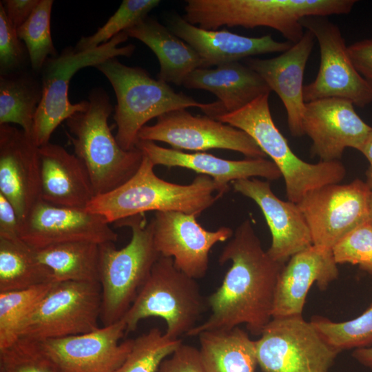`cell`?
Wrapping results in <instances>:
<instances>
[{"instance_id":"cell-3","label":"cell","mask_w":372,"mask_h":372,"mask_svg":"<svg viewBox=\"0 0 372 372\" xmlns=\"http://www.w3.org/2000/svg\"><path fill=\"white\" fill-rule=\"evenodd\" d=\"M355 0H187L185 19L205 30L271 28L292 43L304 32L301 20L349 13Z\"/></svg>"},{"instance_id":"cell-16","label":"cell","mask_w":372,"mask_h":372,"mask_svg":"<svg viewBox=\"0 0 372 372\" xmlns=\"http://www.w3.org/2000/svg\"><path fill=\"white\" fill-rule=\"evenodd\" d=\"M118 234L101 216L86 209L39 200L21 223V239L33 249L72 242H115Z\"/></svg>"},{"instance_id":"cell-35","label":"cell","mask_w":372,"mask_h":372,"mask_svg":"<svg viewBox=\"0 0 372 372\" xmlns=\"http://www.w3.org/2000/svg\"><path fill=\"white\" fill-rule=\"evenodd\" d=\"M311 322L325 341L339 352L369 347L372 344V305L350 320L338 322L314 316Z\"/></svg>"},{"instance_id":"cell-12","label":"cell","mask_w":372,"mask_h":372,"mask_svg":"<svg viewBox=\"0 0 372 372\" xmlns=\"http://www.w3.org/2000/svg\"><path fill=\"white\" fill-rule=\"evenodd\" d=\"M318 42L320 67L314 81L303 87L305 103L338 98L364 107L372 103V85L358 72L338 26L326 17H310L301 20Z\"/></svg>"},{"instance_id":"cell-26","label":"cell","mask_w":372,"mask_h":372,"mask_svg":"<svg viewBox=\"0 0 372 372\" xmlns=\"http://www.w3.org/2000/svg\"><path fill=\"white\" fill-rule=\"evenodd\" d=\"M183 85L213 93L218 99L216 116L236 111L258 96L271 92L264 79L239 61L198 68L191 72Z\"/></svg>"},{"instance_id":"cell-13","label":"cell","mask_w":372,"mask_h":372,"mask_svg":"<svg viewBox=\"0 0 372 372\" xmlns=\"http://www.w3.org/2000/svg\"><path fill=\"white\" fill-rule=\"evenodd\" d=\"M371 193L360 179L326 185L307 193L297 205L313 245L332 249L347 234L368 222Z\"/></svg>"},{"instance_id":"cell-5","label":"cell","mask_w":372,"mask_h":372,"mask_svg":"<svg viewBox=\"0 0 372 372\" xmlns=\"http://www.w3.org/2000/svg\"><path fill=\"white\" fill-rule=\"evenodd\" d=\"M95 68L105 75L114 90L115 137L125 150L136 148L140 130L151 119L187 107L200 108L207 115L214 105L176 92L168 83L152 78L143 68L125 65L116 57Z\"/></svg>"},{"instance_id":"cell-14","label":"cell","mask_w":372,"mask_h":372,"mask_svg":"<svg viewBox=\"0 0 372 372\" xmlns=\"http://www.w3.org/2000/svg\"><path fill=\"white\" fill-rule=\"evenodd\" d=\"M138 140L160 141L174 149L203 152L225 149L244 154L247 158H266L254 140L244 131L208 116H194L185 109L167 112L152 125L144 126Z\"/></svg>"},{"instance_id":"cell-24","label":"cell","mask_w":372,"mask_h":372,"mask_svg":"<svg viewBox=\"0 0 372 372\" xmlns=\"http://www.w3.org/2000/svg\"><path fill=\"white\" fill-rule=\"evenodd\" d=\"M171 31L196 50L203 61V68L258 54L283 52L293 45L274 40L270 34L250 37L226 29L205 30L182 17L172 21Z\"/></svg>"},{"instance_id":"cell-40","label":"cell","mask_w":372,"mask_h":372,"mask_svg":"<svg viewBox=\"0 0 372 372\" xmlns=\"http://www.w3.org/2000/svg\"><path fill=\"white\" fill-rule=\"evenodd\" d=\"M158 372H205L199 349L182 343L161 364Z\"/></svg>"},{"instance_id":"cell-11","label":"cell","mask_w":372,"mask_h":372,"mask_svg":"<svg viewBox=\"0 0 372 372\" xmlns=\"http://www.w3.org/2000/svg\"><path fill=\"white\" fill-rule=\"evenodd\" d=\"M99 283L54 282L23 326L20 337L40 342L93 331L100 327Z\"/></svg>"},{"instance_id":"cell-2","label":"cell","mask_w":372,"mask_h":372,"mask_svg":"<svg viewBox=\"0 0 372 372\" xmlns=\"http://www.w3.org/2000/svg\"><path fill=\"white\" fill-rule=\"evenodd\" d=\"M145 155L136 173L115 189L96 196L85 208L110 224L147 211H180L198 216L224 194L209 176L199 174L188 185L165 181Z\"/></svg>"},{"instance_id":"cell-9","label":"cell","mask_w":372,"mask_h":372,"mask_svg":"<svg viewBox=\"0 0 372 372\" xmlns=\"http://www.w3.org/2000/svg\"><path fill=\"white\" fill-rule=\"evenodd\" d=\"M127 38L124 31L92 50L77 51L74 48L67 47L46 61L40 72L42 99L33 126L32 138L38 147L50 143L52 133L62 122L87 109L88 100L73 104L68 99L69 83L74 74L83 68L96 67L110 59L130 56L135 46L132 44L120 46Z\"/></svg>"},{"instance_id":"cell-31","label":"cell","mask_w":372,"mask_h":372,"mask_svg":"<svg viewBox=\"0 0 372 372\" xmlns=\"http://www.w3.org/2000/svg\"><path fill=\"white\" fill-rule=\"evenodd\" d=\"M54 282L50 270L22 240L0 238V292Z\"/></svg>"},{"instance_id":"cell-10","label":"cell","mask_w":372,"mask_h":372,"mask_svg":"<svg viewBox=\"0 0 372 372\" xmlns=\"http://www.w3.org/2000/svg\"><path fill=\"white\" fill-rule=\"evenodd\" d=\"M255 346L263 372H328L339 353L302 316L273 318Z\"/></svg>"},{"instance_id":"cell-19","label":"cell","mask_w":372,"mask_h":372,"mask_svg":"<svg viewBox=\"0 0 372 372\" xmlns=\"http://www.w3.org/2000/svg\"><path fill=\"white\" fill-rule=\"evenodd\" d=\"M0 194L22 223L41 200L39 147L21 128L0 125Z\"/></svg>"},{"instance_id":"cell-28","label":"cell","mask_w":372,"mask_h":372,"mask_svg":"<svg viewBox=\"0 0 372 372\" xmlns=\"http://www.w3.org/2000/svg\"><path fill=\"white\" fill-rule=\"evenodd\" d=\"M205 372H255L258 364L255 340L239 327L198 335Z\"/></svg>"},{"instance_id":"cell-43","label":"cell","mask_w":372,"mask_h":372,"mask_svg":"<svg viewBox=\"0 0 372 372\" xmlns=\"http://www.w3.org/2000/svg\"><path fill=\"white\" fill-rule=\"evenodd\" d=\"M39 2L40 0L1 1L7 17L17 30L28 20Z\"/></svg>"},{"instance_id":"cell-39","label":"cell","mask_w":372,"mask_h":372,"mask_svg":"<svg viewBox=\"0 0 372 372\" xmlns=\"http://www.w3.org/2000/svg\"><path fill=\"white\" fill-rule=\"evenodd\" d=\"M28 61L30 62L26 47L0 3V75L25 70Z\"/></svg>"},{"instance_id":"cell-1","label":"cell","mask_w":372,"mask_h":372,"mask_svg":"<svg viewBox=\"0 0 372 372\" xmlns=\"http://www.w3.org/2000/svg\"><path fill=\"white\" fill-rule=\"evenodd\" d=\"M231 262L220 286L207 298L211 313L187 336L226 331L245 324L260 336L272 319L279 276L285 265L273 260L262 247L249 219L234 232L218 257L220 265Z\"/></svg>"},{"instance_id":"cell-34","label":"cell","mask_w":372,"mask_h":372,"mask_svg":"<svg viewBox=\"0 0 372 372\" xmlns=\"http://www.w3.org/2000/svg\"><path fill=\"white\" fill-rule=\"evenodd\" d=\"M182 343L181 339H170L159 328H152L134 339L128 355L113 372H158L162 362Z\"/></svg>"},{"instance_id":"cell-6","label":"cell","mask_w":372,"mask_h":372,"mask_svg":"<svg viewBox=\"0 0 372 372\" xmlns=\"http://www.w3.org/2000/svg\"><path fill=\"white\" fill-rule=\"evenodd\" d=\"M269 96V94L261 95L241 109L216 119L246 132L269 156L284 178L288 200L298 204L309 192L341 182L346 169L340 161L309 163L293 152L273 121Z\"/></svg>"},{"instance_id":"cell-44","label":"cell","mask_w":372,"mask_h":372,"mask_svg":"<svg viewBox=\"0 0 372 372\" xmlns=\"http://www.w3.org/2000/svg\"><path fill=\"white\" fill-rule=\"evenodd\" d=\"M360 152L366 157L369 165L366 172V183L372 190V130L369 132Z\"/></svg>"},{"instance_id":"cell-4","label":"cell","mask_w":372,"mask_h":372,"mask_svg":"<svg viewBox=\"0 0 372 372\" xmlns=\"http://www.w3.org/2000/svg\"><path fill=\"white\" fill-rule=\"evenodd\" d=\"M86 110L65 121L74 154L89 174L95 196L108 193L127 181L139 168L143 154L137 147L123 149L112 134L108 118L112 106L107 92L93 89Z\"/></svg>"},{"instance_id":"cell-30","label":"cell","mask_w":372,"mask_h":372,"mask_svg":"<svg viewBox=\"0 0 372 372\" xmlns=\"http://www.w3.org/2000/svg\"><path fill=\"white\" fill-rule=\"evenodd\" d=\"M42 93L41 79L25 70L0 75V125L17 124L33 139L34 120Z\"/></svg>"},{"instance_id":"cell-8","label":"cell","mask_w":372,"mask_h":372,"mask_svg":"<svg viewBox=\"0 0 372 372\" xmlns=\"http://www.w3.org/2000/svg\"><path fill=\"white\" fill-rule=\"evenodd\" d=\"M196 280L178 269L172 258L160 256L122 318L126 333L134 331L140 321L158 317L166 322L165 334L169 338L187 335L207 305Z\"/></svg>"},{"instance_id":"cell-36","label":"cell","mask_w":372,"mask_h":372,"mask_svg":"<svg viewBox=\"0 0 372 372\" xmlns=\"http://www.w3.org/2000/svg\"><path fill=\"white\" fill-rule=\"evenodd\" d=\"M159 0H123L119 8L93 34L82 37L74 49L85 51L96 48L147 17L158 6Z\"/></svg>"},{"instance_id":"cell-42","label":"cell","mask_w":372,"mask_h":372,"mask_svg":"<svg viewBox=\"0 0 372 372\" xmlns=\"http://www.w3.org/2000/svg\"><path fill=\"white\" fill-rule=\"evenodd\" d=\"M21 223L14 206L0 194V238L21 239Z\"/></svg>"},{"instance_id":"cell-29","label":"cell","mask_w":372,"mask_h":372,"mask_svg":"<svg viewBox=\"0 0 372 372\" xmlns=\"http://www.w3.org/2000/svg\"><path fill=\"white\" fill-rule=\"evenodd\" d=\"M34 251L39 261L50 270L54 282L99 283V244L72 242L34 249Z\"/></svg>"},{"instance_id":"cell-45","label":"cell","mask_w":372,"mask_h":372,"mask_svg":"<svg viewBox=\"0 0 372 372\" xmlns=\"http://www.w3.org/2000/svg\"><path fill=\"white\" fill-rule=\"evenodd\" d=\"M352 356L364 366L372 369V347L356 349Z\"/></svg>"},{"instance_id":"cell-38","label":"cell","mask_w":372,"mask_h":372,"mask_svg":"<svg viewBox=\"0 0 372 372\" xmlns=\"http://www.w3.org/2000/svg\"><path fill=\"white\" fill-rule=\"evenodd\" d=\"M337 264L357 265L372 274V224L369 221L357 227L332 249Z\"/></svg>"},{"instance_id":"cell-21","label":"cell","mask_w":372,"mask_h":372,"mask_svg":"<svg viewBox=\"0 0 372 372\" xmlns=\"http://www.w3.org/2000/svg\"><path fill=\"white\" fill-rule=\"evenodd\" d=\"M315 41L313 34L307 30L297 43L277 56L245 60L246 65L256 72L281 99L293 136L304 135L302 122L306 103L303 98V78Z\"/></svg>"},{"instance_id":"cell-15","label":"cell","mask_w":372,"mask_h":372,"mask_svg":"<svg viewBox=\"0 0 372 372\" xmlns=\"http://www.w3.org/2000/svg\"><path fill=\"white\" fill-rule=\"evenodd\" d=\"M197 217L180 211H156L152 218L156 251L162 256L172 258L178 269L196 280L206 275L212 247L229 240L234 234L227 227L207 230Z\"/></svg>"},{"instance_id":"cell-37","label":"cell","mask_w":372,"mask_h":372,"mask_svg":"<svg viewBox=\"0 0 372 372\" xmlns=\"http://www.w3.org/2000/svg\"><path fill=\"white\" fill-rule=\"evenodd\" d=\"M0 372H61L40 341L19 337L0 350Z\"/></svg>"},{"instance_id":"cell-20","label":"cell","mask_w":372,"mask_h":372,"mask_svg":"<svg viewBox=\"0 0 372 372\" xmlns=\"http://www.w3.org/2000/svg\"><path fill=\"white\" fill-rule=\"evenodd\" d=\"M235 192L252 199L261 209L271 234L267 250L277 262L285 264L296 254L313 245L310 230L296 203L280 199L270 183L256 178L231 183Z\"/></svg>"},{"instance_id":"cell-41","label":"cell","mask_w":372,"mask_h":372,"mask_svg":"<svg viewBox=\"0 0 372 372\" xmlns=\"http://www.w3.org/2000/svg\"><path fill=\"white\" fill-rule=\"evenodd\" d=\"M352 63L361 76L372 85V39H363L347 47Z\"/></svg>"},{"instance_id":"cell-46","label":"cell","mask_w":372,"mask_h":372,"mask_svg":"<svg viewBox=\"0 0 372 372\" xmlns=\"http://www.w3.org/2000/svg\"><path fill=\"white\" fill-rule=\"evenodd\" d=\"M369 222L372 224V190L370 196L369 205Z\"/></svg>"},{"instance_id":"cell-27","label":"cell","mask_w":372,"mask_h":372,"mask_svg":"<svg viewBox=\"0 0 372 372\" xmlns=\"http://www.w3.org/2000/svg\"><path fill=\"white\" fill-rule=\"evenodd\" d=\"M125 32L156 54L160 63L157 75L160 81L183 85L191 72L204 68L202 59L193 48L156 20L146 17Z\"/></svg>"},{"instance_id":"cell-23","label":"cell","mask_w":372,"mask_h":372,"mask_svg":"<svg viewBox=\"0 0 372 372\" xmlns=\"http://www.w3.org/2000/svg\"><path fill=\"white\" fill-rule=\"evenodd\" d=\"M337 265L332 249L313 245L291 256L279 276L272 318L302 316L310 288L326 289L338 276Z\"/></svg>"},{"instance_id":"cell-25","label":"cell","mask_w":372,"mask_h":372,"mask_svg":"<svg viewBox=\"0 0 372 372\" xmlns=\"http://www.w3.org/2000/svg\"><path fill=\"white\" fill-rule=\"evenodd\" d=\"M41 200L48 203L85 209L95 197L83 163L60 145L39 147Z\"/></svg>"},{"instance_id":"cell-32","label":"cell","mask_w":372,"mask_h":372,"mask_svg":"<svg viewBox=\"0 0 372 372\" xmlns=\"http://www.w3.org/2000/svg\"><path fill=\"white\" fill-rule=\"evenodd\" d=\"M54 283L0 292V350L20 337L23 324Z\"/></svg>"},{"instance_id":"cell-7","label":"cell","mask_w":372,"mask_h":372,"mask_svg":"<svg viewBox=\"0 0 372 372\" xmlns=\"http://www.w3.org/2000/svg\"><path fill=\"white\" fill-rule=\"evenodd\" d=\"M115 223L117 227H129L132 238L120 249L114 242L100 245V320L103 326L123 318L161 256L154 244L152 220L147 222L144 214Z\"/></svg>"},{"instance_id":"cell-22","label":"cell","mask_w":372,"mask_h":372,"mask_svg":"<svg viewBox=\"0 0 372 372\" xmlns=\"http://www.w3.org/2000/svg\"><path fill=\"white\" fill-rule=\"evenodd\" d=\"M136 147L156 165L171 168L180 167L211 178L223 194L229 190V183L245 178L261 177L268 180L282 175L276 164L265 158H247L231 161L205 152L187 153L161 147L153 141L138 140Z\"/></svg>"},{"instance_id":"cell-18","label":"cell","mask_w":372,"mask_h":372,"mask_svg":"<svg viewBox=\"0 0 372 372\" xmlns=\"http://www.w3.org/2000/svg\"><path fill=\"white\" fill-rule=\"evenodd\" d=\"M125 334L121 319L93 331L41 342L61 372H113L133 345L134 339L121 342Z\"/></svg>"},{"instance_id":"cell-33","label":"cell","mask_w":372,"mask_h":372,"mask_svg":"<svg viewBox=\"0 0 372 372\" xmlns=\"http://www.w3.org/2000/svg\"><path fill=\"white\" fill-rule=\"evenodd\" d=\"M53 2L52 0H40L28 20L17 30L26 47L31 69L37 74L49 58L58 54L50 30Z\"/></svg>"},{"instance_id":"cell-17","label":"cell","mask_w":372,"mask_h":372,"mask_svg":"<svg viewBox=\"0 0 372 372\" xmlns=\"http://www.w3.org/2000/svg\"><path fill=\"white\" fill-rule=\"evenodd\" d=\"M302 128L311 139V154L321 161H339L347 147L360 152L372 130L352 103L338 98L306 103Z\"/></svg>"}]
</instances>
